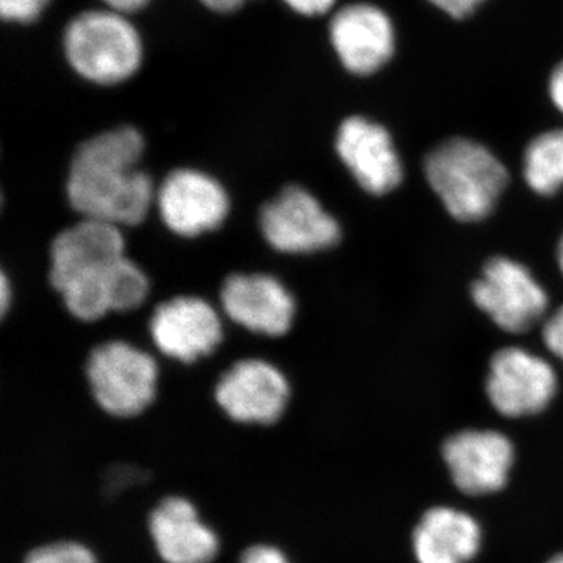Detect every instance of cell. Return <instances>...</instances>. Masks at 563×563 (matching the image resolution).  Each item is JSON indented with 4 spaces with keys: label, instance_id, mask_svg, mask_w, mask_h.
Segmentation results:
<instances>
[{
    "label": "cell",
    "instance_id": "6da1fadb",
    "mask_svg": "<svg viewBox=\"0 0 563 563\" xmlns=\"http://www.w3.org/2000/svg\"><path fill=\"white\" fill-rule=\"evenodd\" d=\"M143 152V136L125 125L84 141L69 165L70 207L87 220L113 225L143 222L154 201L151 177L139 169Z\"/></svg>",
    "mask_w": 563,
    "mask_h": 563
},
{
    "label": "cell",
    "instance_id": "7a4b0ae2",
    "mask_svg": "<svg viewBox=\"0 0 563 563\" xmlns=\"http://www.w3.org/2000/svg\"><path fill=\"white\" fill-rule=\"evenodd\" d=\"M424 173L448 213L462 222L490 217L509 184V172L503 162L470 139L440 143L426 157Z\"/></svg>",
    "mask_w": 563,
    "mask_h": 563
},
{
    "label": "cell",
    "instance_id": "3957f363",
    "mask_svg": "<svg viewBox=\"0 0 563 563\" xmlns=\"http://www.w3.org/2000/svg\"><path fill=\"white\" fill-rule=\"evenodd\" d=\"M63 47L70 68L98 85L131 79L143 63L139 31L125 14L109 9L77 14L66 27Z\"/></svg>",
    "mask_w": 563,
    "mask_h": 563
},
{
    "label": "cell",
    "instance_id": "277c9868",
    "mask_svg": "<svg viewBox=\"0 0 563 563\" xmlns=\"http://www.w3.org/2000/svg\"><path fill=\"white\" fill-rule=\"evenodd\" d=\"M157 363L125 342H107L91 351L87 377L92 398L113 417H136L155 398Z\"/></svg>",
    "mask_w": 563,
    "mask_h": 563
},
{
    "label": "cell",
    "instance_id": "5b68a950",
    "mask_svg": "<svg viewBox=\"0 0 563 563\" xmlns=\"http://www.w3.org/2000/svg\"><path fill=\"white\" fill-rule=\"evenodd\" d=\"M473 301L503 331L523 333L543 320L548 292L521 263L495 257L472 288Z\"/></svg>",
    "mask_w": 563,
    "mask_h": 563
},
{
    "label": "cell",
    "instance_id": "8992f818",
    "mask_svg": "<svg viewBox=\"0 0 563 563\" xmlns=\"http://www.w3.org/2000/svg\"><path fill=\"white\" fill-rule=\"evenodd\" d=\"M124 236L118 225L87 220L65 229L51 244V284L58 292L96 284L125 257Z\"/></svg>",
    "mask_w": 563,
    "mask_h": 563
},
{
    "label": "cell",
    "instance_id": "52a82bcc",
    "mask_svg": "<svg viewBox=\"0 0 563 563\" xmlns=\"http://www.w3.org/2000/svg\"><path fill=\"white\" fill-rule=\"evenodd\" d=\"M261 228L274 250L287 254H310L329 250L342 239L340 224L320 201L302 187H285L266 203Z\"/></svg>",
    "mask_w": 563,
    "mask_h": 563
},
{
    "label": "cell",
    "instance_id": "ba28073f",
    "mask_svg": "<svg viewBox=\"0 0 563 563\" xmlns=\"http://www.w3.org/2000/svg\"><path fill=\"white\" fill-rule=\"evenodd\" d=\"M558 391V374L550 362L523 347H504L493 355L487 395L496 412L528 417L547 409Z\"/></svg>",
    "mask_w": 563,
    "mask_h": 563
},
{
    "label": "cell",
    "instance_id": "9c48e42d",
    "mask_svg": "<svg viewBox=\"0 0 563 563\" xmlns=\"http://www.w3.org/2000/svg\"><path fill=\"white\" fill-rule=\"evenodd\" d=\"M329 38L343 68L354 76H373L396 52L390 14L372 2L347 3L333 13Z\"/></svg>",
    "mask_w": 563,
    "mask_h": 563
},
{
    "label": "cell",
    "instance_id": "30bf717a",
    "mask_svg": "<svg viewBox=\"0 0 563 563\" xmlns=\"http://www.w3.org/2000/svg\"><path fill=\"white\" fill-rule=\"evenodd\" d=\"M288 398L290 387L284 374L263 361L236 362L214 388L222 412L247 424H273L285 412Z\"/></svg>",
    "mask_w": 563,
    "mask_h": 563
},
{
    "label": "cell",
    "instance_id": "8fae6325",
    "mask_svg": "<svg viewBox=\"0 0 563 563\" xmlns=\"http://www.w3.org/2000/svg\"><path fill=\"white\" fill-rule=\"evenodd\" d=\"M166 228L177 235L198 236L220 228L229 213L228 192L220 181L196 169H176L157 192Z\"/></svg>",
    "mask_w": 563,
    "mask_h": 563
},
{
    "label": "cell",
    "instance_id": "7c38bea8",
    "mask_svg": "<svg viewBox=\"0 0 563 563\" xmlns=\"http://www.w3.org/2000/svg\"><path fill=\"white\" fill-rule=\"evenodd\" d=\"M335 147L363 190L383 196L401 184V158L383 124L363 117L346 118L336 132Z\"/></svg>",
    "mask_w": 563,
    "mask_h": 563
},
{
    "label": "cell",
    "instance_id": "4fadbf2b",
    "mask_svg": "<svg viewBox=\"0 0 563 563\" xmlns=\"http://www.w3.org/2000/svg\"><path fill=\"white\" fill-rule=\"evenodd\" d=\"M150 329L155 346L184 363L210 355L222 342V324L213 307L190 296L161 303L152 314Z\"/></svg>",
    "mask_w": 563,
    "mask_h": 563
},
{
    "label": "cell",
    "instance_id": "5bb4252c",
    "mask_svg": "<svg viewBox=\"0 0 563 563\" xmlns=\"http://www.w3.org/2000/svg\"><path fill=\"white\" fill-rule=\"evenodd\" d=\"M443 457L455 487L466 495L501 490L514 465V446L496 431H462L450 437Z\"/></svg>",
    "mask_w": 563,
    "mask_h": 563
},
{
    "label": "cell",
    "instance_id": "9a60e30c",
    "mask_svg": "<svg viewBox=\"0 0 563 563\" xmlns=\"http://www.w3.org/2000/svg\"><path fill=\"white\" fill-rule=\"evenodd\" d=\"M225 314L247 331L285 335L295 318V299L268 274H232L221 288Z\"/></svg>",
    "mask_w": 563,
    "mask_h": 563
},
{
    "label": "cell",
    "instance_id": "2e32d148",
    "mask_svg": "<svg viewBox=\"0 0 563 563\" xmlns=\"http://www.w3.org/2000/svg\"><path fill=\"white\" fill-rule=\"evenodd\" d=\"M155 550L165 563H210L218 553V539L199 520L195 506L179 496L165 498L150 517Z\"/></svg>",
    "mask_w": 563,
    "mask_h": 563
},
{
    "label": "cell",
    "instance_id": "e0dca14e",
    "mask_svg": "<svg viewBox=\"0 0 563 563\" xmlns=\"http://www.w3.org/2000/svg\"><path fill=\"white\" fill-rule=\"evenodd\" d=\"M481 542L483 532L472 515L451 507L428 510L413 532L418 563H468Z\"/></svg>",
    "mask_w": 563,
    "mask_h": 563
},
{
    "label": "cell",
    "instance_id": "ac0fdd59",
    "mask_svg": "<svg viewBox=\"0 0 563 563\" xmlns=\"http://www.w3.org/2000/svg\"><path fill=\"white\" fill-rule=\"evenodd\" d=\"M526 184L540 196L563 187V129L540 133L528 144L523 158Z\"/></svg>",
    "mask_w": 563,
    "mask_h": 563
},
{
    "label": "cell",
    "instance_id": "d6986e66",
    "mask_svg": "<svg viewBox=\"0 0 563 563\" xmlns=\"http://www.w3.org/2000/svg\"><path fill=\"white\" fill-rule=\"evenodd\" d=\"M24 563H96V559L84 544L57 542L31 551Z\"/></svg>",
    "mask_w": 563,
    "mask_h": 563
},
{
    "label": "cell",
    "instance_id": "ffe728a7",
    "mask_svg": "<svg viewBox=\"0 0 563 563\" xmlns=\"http://www.w3.org/2000/svg\"><path fill=\"white\" fill-rule=\"evenodd\" d=\"M49 0H0V14L3 20L29 24L38 20Z\"/></svg>",
    "mask_w": 563,
    "mask_h": 563
},
{
    "label": "cell",
    "instance_id": "44dd1931",
    "mask_svg": "<svg viewBox=\"0 0 563 563\" xmlns=\"http://www.w3.org/2000/svg\"><path fill=\"white\" fill-rule=\"evenodd\" d=\"M543 342L563 362V306L544 321Z\"/></svg>",
    "mask_w": 563,
    "mask_h": 563
},
{
    "label": "cell",
    "instance_id": "7402d4cb",
    "mask_svg": "<svg viewBox=\"0 0 563 563\" xmlns=\"http://www.w3.org/2000/svg\"><path fill=\"white\" fill-rule=\"evenodd\" d=\"M428 2L454 20H466L476 13L485 0H428Z\"/></svg>",
    "mask_w": 563,
    "mask_h": 563
},
{
    "label": "cell",
    "instance_id": "603a6c76",
    "mask_svg": "<svg viewBox=\"0 0 563 563\" xmlns=\"http://www.w3.org/2000/svg\"><path fill=\"white\" fill-rule=\"evenodd\" d=\"M240 563H290L282 551L268 544H255L247 548L240 558Z\"/></svg>",
    "mask_w": 563,
    "mask_h": 563
},
{
    "label": "cell",
    "instance_id": "cb8c5ba5",
    "mask_svg": "<svg viewBox=\"0 0 563 563\" xmlns=\"http://www.w3.org/2000/svg\"><path fill=\"white\" fill-rule=\"evenodd\" d=\"M284 2L302 16H321L333 10L339 0H284Z\"/></svg>",
    "mask_w": 563,
    "mask_h": 563
},
{
    "label": "cell",
    "instance_id": "d4e9b609",
    "mask_svg": "<svg viewBox=\"0 0 563 563\" xmlns=\"http://www.w3.org/2000/svg\"><path fill=\"white\" fill-rule=\"evenodd\" d=\"M548 92L555 109L563 114V60L551 73Z\"/></svg>",
    "mask_w": 563,
    "mask_h": 563
},
{
    "label": "cell",
    "instance_id": "484cf974",
    "mask_svg": "<svg viewBox=\"0 0 563 563\" xmlns=\"http://www.w3.org/2000/svg\"><path fill=\"white\" fill-rule=\"evenodd\" d=\"M107 9L118 11V13H135L147 5L150 0H102Z\"/></svg>",
    "mask_w": 563,
    "mask_h": 563
},
{
    "label": "cell",
    "instance_id": "4316f807",
    "mask_svg": "<svg viewBox=\"0 0 563 563\" xmlns=\"http://www.w3.org/2000/svg\"><path fill=\"white\" fill-rule=\"evenodd\" d=\"M207 9L218 11V13H231L243 5L244 0H201Z\"/></svg>",
    "mask_w": 563,
    "mask_h": 563
},
{
    "label": "cell",
    "instance_id": "83f0119b",
    "mask_svg": "<svg viewBox=\"0 0 563 563\" xmlns=\"http://www.w3.org/2000/svg\"><path fill=\"white\" fill-rule=\"evenodd\" d=\"M0 280H2L0 282V310H2V314H5L11 299L10 284L5 273H2Z\"/></svg>",
    "mask_w": 563,
    "mask_h": 563
},
{
    "label": "cell",
    "instance_id": "f1b7e54d",
    "mask_svg": "<svg viewBox=\"0 0 563 563\" xmlns=\"http://www.w3.org/2000/svg\"><path fill=\"white\" fill-rule=\"evenodd\" d=\"M558 263H559V268H561V272L563 274V235H562L561 242H559Z\"/></svg>",
    "mask_w": 563,
    "mask_h": 563
},
{
    "label": "cell",
    "instance_id": "f546056e",
    "mask_svg": "<svg viewBox=\"0 0 563 563\" xmlns=\"http://www.w3.org/2000/svg\"><path fill=\"white\" fill-rule=\"evenodd\" d=\"M547 563H563V553L555 555V558L551 559Z\"/></svg>",
    "mask_w": 563,
    "mask_h": 563
}]
</instances>
